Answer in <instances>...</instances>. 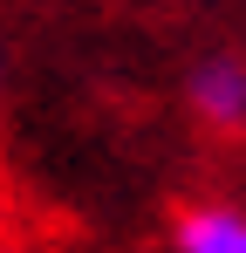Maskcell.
Listing matches in <instances>:
<instances>
[{
  "mask_svg": "<svg viewBox=\"0 0 246 253\" xmlns=\"http://www.w3.org/2000/svg\"><path fill=\"white\" fill-rule=\"evenodd\" d=\"M185 110L212 137H240L246 130V55H226V48L199 55L185 76Z\"/></svg>",
  "mask_w": 246,
  "mask_h": 253,
  "instance_id": "cell-1",
  "label": "cell"
},
{
  "mask_svg": "<svg viewBox=\"0 0 246 253\" xmlns=\"http://www.w3.org/2000/svg\"><path fill=\"white\" fill-rule=\"evenodd\" d=\"M171 253H246L240 199H192L171 212Z\"/></svg>",
  "mask_w": 246,
  "mask_h": 253,
  "instance_id": "cell-2",
  "label": "cell"
}]
</instances>
